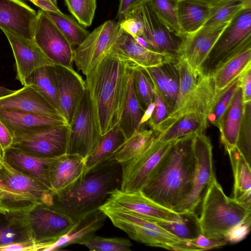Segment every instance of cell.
I'll return each instance as SVG.
<instances>
[{
  "mask_svg": "<svg viewBox=\"0 0 251 251\" xmlns=\"http://www.w3.org/2000/svg\"><path fill=\"white\" fill-rule=\"evenodd\" d=\"M154 107V102L150 103L144 111L139 125V127L146 123L151 118Z\"/></svg>",
  "mask_w": 251,
  "mask_h": 251,
  "instance_id": "cell-58",
  "label": "cell"
},
{
  "mask_svg": "<svg viewBox=\"0 0 251 251\" xmlns=\"http://www.w3.org/2000/svg\"><path fill=\"white\" fill-rule=\"evenodd\" d=\"M249 47H251V7L241 10L223 30L206 61L204 73H210L224 61Z\"/></svg>",
  "mask_w": 251,
  "mask_h": 251,
  "instance_id": "cell-5",
  "label": "cell"
},
{
  "mask_svg": "<svg viewBox=\"0 0 251 251\" xmlns=\"http://www.w3.org/2000/svg\"><path fill=\"white\" fill-rule=\"evenodd\" d=\"M210 7L195 0H179L177 14L180 34L186 36L200 29L207 20Z\"/></svg>",
  "mask_w": 251,
  "mask_h": 251,
  "instance_id": "cell-32",
  "label": "cell"
},
{
  "mask_svg": "<svg viewBox=\"0 0 251 251\" xmlns=\"http://www.w3.org/2000/svg\"><path fill=\"white\" fill-rule=\"evenodd\" d=\"M101 136L90 95L86 88L69 124L66 153L86 158Z\"/></svg>",
  "mask_w": 251,
  "mask_h": 251,
  "instance_id": "cell-6",
  "label": "cell"
},
{
  "mask_svg": "<svg viewBox=\"0 0 251 251\" xmlns=\"http://www.w3.org/2000/svg\"><path fill=\"white\" fill-rule=\"evenodd\" d=\"M195 134L177 139L161 160L141 193L151 201L175 211L192 188L196 166Z\"/></svg>",
  "mask_w": 251,
  "mask_h": 251,
  "instance_id": "cell-1",
  "label": "cell"
},
{
  "mask_svg": "<svg viewBox=\"0 0 251 251\" xmlns=\"http://www.w3.org/2000/svg\"><path fill=\"white\" fill-rule=\"evenodd\" d=\"M157 136L152 129L145 128L141 126L107 160L122 163L135 158L149 149Z\"/></svg>",
  "mask_w": 251,
  "mask_h": 251,
  "instance_id": "cell-36",
  "label": "cell"
},
{
  "mask_svg": "<svg viewBox=\"0 0 251 251\" xmlns=\"http://www.w3.org/2000/svg\"><path fill=\"white\" fill-rule=\"evenodd\" d=\"M107 217L100 208L85 214L79 219L65 234L44 251H56L75 244L82 245L103 226Z\"/></svg>",
  "mask_w": 251,
  "mask_h": 251,
  "instance_id": "cell-26",
  "label": "cell"
},
{
  "mask_svg": "<svg viewBox=\"0 0 251 251\" xmlns=\"http://www.w3.org/2000/svg\"><path fill=\"white\" fill-rule=\"evenodd\" d=\"M0 179L7 188L36 202L50 206L53 192L36 180L25 175L3 160L0 165Z\"/></svg>",
  "mask_w": 251,
  "mask_h": 251,
  "instance_id": "cell-23",
  "label": "cell"
},
{
  "mask_svg": "<svg viewBox=\"0 0 251 251\" xmlns=\"http://www.w3.org/2000/svg\"><path fill=\"white\" fill-rule=\"evenodd\" d=\"M103 204L150 220L178 222L183 219L181 214L159 205L141 191L126 192L116 189Z\"/></svg>",
  "mask_w": 251,
  "mask_h": 251,
  "instance_id": "cell-15",
  "label": "cell"
},
{
  "mask_svg": "<svg viewBox=\"0 0 251 251\" xmlns=\"http://www.w3.org/2000/svg\"><path fill=\"white\" fill-rule=\"evenodd\" d=\"M220 93L216 90L210 73H203L200 75L195 88L181 107L172 112L160 125L156 132L157 135L181 117L190 113L201 114L208 120Z\"/></svg>",
  "mask_w": 251,
  "mask_h": 251,
  "instance_id": "cell-16",
  "label": "cell"
},
{
  "mask_svg": "<svg viewBox=\"0 0 251 251\" xmlns=\"http://www.w3.org/2000/svg\"><path fill=\"white\" fill-rule=\"evenodd\" d=\"M26 85L33 86L62 114L50 66H43L33 71L26 78L25 86Z\"/></svg>",
  "mask_w": 251,
  "mask_h": 251,
  "instance_id": "cell-38",
  "label": "cell"
},
{
  "mask_svg": "<svg viewBox=\"0 0 251 251\" xmlns=\"http://www.w3.org/2000/svg\"><path fill=\"white\" fill-rule=\"evenodd\" d=\"M133 68L129 76L120 117L117 123L127 139L139 129V123L144 113L133 86L132 77Z\"/></svg>",
  "mask_w": 251,
  "mask_h": 251,
  "instance_id": "cell-35",
  "label": "cell"
},
{
  "mask_svg": "<svg viewBox=\"0 0 251 251\" xmlns=\"http://www.w3.org/2000/svg\"><path fill=\"white\" fill-rule=\"evenodd\" d=\"M34 41L57 65L74 70V49L46 11L40 9L35 25Z\"/></svg>",
  "mask_w": 251,
  "mask_h": 251,
  "instance_id": "cell-13",
  "label": "cell"
},
{
  "mask_svg": "<svg viewBox=\"0 0 251 251\" xmlns=\"http://www.w3.org/2000/svg\"><path fill=\"white\" fill-rule=\"evenodd\" d=\"M0 109L31 113L67 122L63 116L31 85L24 86L12 94L0 98Z\"/></svg>",
  "mask_w": 251,
  "mask_h": 251,
  "instance_id": "cell-21",
  "label": "cell"
},
{
  "mask_svg": "<svg viewBox=\"0 0 251 251\" xmlns=\"http://www.w3.org/2000/svg\"><path fill=\"white\" fill-rule=\"evenodd\" d=\"M176 140L166 142L155 140L143 153L120 163L122 167L120 190L126 192H140L161 160Z\"/></svg>",
  "mask_w": 251,
  "mask_h": 251,
  "instance_id": "cell-14",
  "label": "cell"
},
{
  "mask_svg": "<svg viewBox=\"0 0 251 251\" xmlns=\"http://www.w3.org/2000/svg\"><path fill=\"white\" fill-rule=\"evenodd\" d=\"M134 90L142 110L144 112L148 105L153 102V85L144 68L135 67L132 70Z\"/></svg>",
  "mask_w": 251,
  "mask_h": 251,
  "instance_id": "cell-43",
  "label": "cell"
},
{
  "mask_svg": "<svg viewBox=\"0 0 251 251\" xmlns=\"http://www.w3.org/2000/svg\"><path fill=\"white\" fill-rule=\"evenodd\" d=\"M28 0L39 7L41 9L45 11H51L59 12L61 11L59 9L57 5L54 4L50 0Z\"/></svg>",
  "mask_w": 251,
  "mask_h": 251,
  "instance_id": "cell-57",
  "label": "cell"
},
{
  "mask_svg": "<svg viewBox=\"0 0 251 251\" xmlns=\"http://www.w3.org/2000/svg\"><path fill=\"white\" fill-rule=\"evenodd\" d=\"M24 213L32 238L42 246L41 251L65 234L75 223L65 214L43 203L25 209Z\"/></svg>",
  "mask_w": 251,
  "mask_h": 251,
  "instance_id": "cell-9",
  "label": "cell"
},
{
  "mask_svg": "<svg viewBox=\"0 0 251 251\" xmlns=\"http://www.w3.org/2000/svg\"><path fill=\"white\" fill-rule=\"evenodd\" d=\"M147 0H120L116 19L118 22L122 21L126 16L140 3Z\"/></svg>",
  "mask_w": 251,
  "mask_h": 251,
  "instance_id": "cell-56",
  "label": "cell"
},
{
  "mask_svg": "<svg viewBox=\"0 0 251 251\" xmlns=\"http://www.w3.org/2000/svg\"><path fill=\"white\" fill-rule=\"evenodd\" d=\"M62 115L69 124L85 89V82L75 70L61 65L50 66Z\"/></svg>",
  "mask_w": 251,
  "mask_h": 251,
  "instance_id": "cell-20",
  "label": "cell"
},
{
  "mask_svg": "<svg viewBox=\"0 0 251 251\" xmlns=\"http://www.w3.org/2000/svg\"><path fill=\"white\" fill-rule=\"evenodd\" d=\"M31 240L24 210L0 208V247Z\"/></svg>",
  "mask_w": 251,
  "mask_h": 251,
  "instance_id": "cell-30",
  "label": "cell"
},
{
  "mask_svg": "<svg viewBox=\"0 0 251 251\" xmlns=\"http://www.w3.org/2000/svg\"><path fill=\"white\" fill-rule=\"evenodd\" d=\"M153 102L154 107L152 114L150 119L145 124H147L150 129L156 134L158 127L169 116V114L165 101L155 89Z\"/></svg>",
  "mask_w": 251,
  "mask_h": 251,
  "instance_id": "cell-50",
  "label": "cell"
},
{
  "mask_svg": "<svg viewBox=\"0 0 251 251\" xmlns=\"http://www.w3.org/2000/svg\"><path fill=\"white\" fill-rule=\"evenodd\" d=\"M70 13L85 27L91 25L97 7L96 0H64Z\"/></svg>",
  "mask_w": 251,
  "mask_h": 251,
  "instance_id": "cell-47",
  "label": "cell"
},
{
  "mask_svg": "<svg viewBox=\"0 0 251 251\" xmlns=\"http://www.w3.org/2000/svg\"><path fill=\"white\" fill-rule=\"evenodd\" d=\"M50 1L54 4L57 5V0H50Z\"/></svg>",
  "mask_w": 251,
  "mask_h": 251,
  "instance_id": "cell-61",
  "label": "cell"
},
{
  "mask_svg": "<svg viewBox=\"0 0 251 251\" xmlns=\"http://www.w3.org/2000/svg\"><path fill=\"white\" fill-rule=\"evenodd\" d=\"M100 209L116 227L133 240L146 245L170 250L179 239L152 221L103 204Z\"/></svg>",
  "mask_w": 251,
  "mask_h": 251,
  "instance_id": "cell-7",
  "label": "cell"
},
{
  "mask_svg": "<svg viewBox=\"0 0 251 251\" xmlns=\"http://www.w3.org/2000/svg\"><path fill=\"white\" fill-rule=\"evenodd\" d=\"M68 132L69 125L15 132L11 147L40 157H56L66 153Z\"/></svg>",
  "mask_w": 251,
  "mask_h": 251,
  "instance_id": "cell-8",
  "label": "cell"
},
{
  "mask_svg": "<svg viewBox=\"0 0 251 251\" xmlns=\"http://www.w3.org/2000/svg\"><path fill=\"white\" fill-rule=\"evenodd\" d=\"M227 243L225 240H215L206 237L201 233L191 239H179L169 246L170 250L176 251H200L221 248Z\"/></svg>",
  "mask_w": 251,
  "mask_h": 251,
  "instance_id": "cell-44",
  "label": "cell"
},
{
  "mask_svg": "<svg viewBox=\"0 0 251 251\" xmlns=\"http://www.w3.org/2000/svg\"><path fill=\"white\" fill-rule=\"evenodd\" d=\"M85 158L65 154L54 157L48 168L51 190L53 194L64 191L84 175Z\"/></svg>",
  "mask_w": 251,
  "mask_h": 251,
  "instance_id": "cell-24",
  "label": "cell"
},
{
  "mask_svg": "<svg viewBox=\"0 0 251 251\" xmlns=\"http://www.w3.org/2000/svg\"><path fill=\"white\" fill-rule=\"evenodd\" d=\"M226 152L229 156L234 178L231 198L240 203L251 206V165L236 146Z\"/></svg>",
  "mask_w": 251,
  "mask_h": 251,
  "instance_id": "cell-29",
  "label": "cell"
},
{
  "mask_svg": "<svg viewBox=\"0 0 251 251\" xmlns=\"http://www.w3.org/2000/svg\"><path fill=\"white\" fill-rule=\"evenodd\" d=\"M236 147L251 165V101L244 103V114L239 131Z\"/></svg>",
  "mask_w": 251,
  "mask_h": 251,
  "instance_id": "cell-45",
  "label": "cell"
},
{
  "mask_svg": "<svg viewBox=\"0 0 251 251\" xmlns=\"http://www.w3.org/2000/svg\"><path fill=\"white\" fill-rule=\"evenodd\" d=\"M37 12L22 0H0V28L34 40Z\"/></svg>",
  "mask_w": 251,
  "mask_h": 251,
  "instance_id": "cell-22",
  "label": "cell"
},
{
  "mask_svg": "<svg viewBox=\"0 0 251 251\" xmlns=\"http://www.w3.org/2000/svg\"><path fill=\"white\" fill-rule=\"evenodd\" d=\"M251 220L244 222L233 228L225 238L227 243H236L244 239L251 228Z\"/></svg>",
  "mask_w": 251,
  "mask_h": 251,
  "instance_id": "cell-52",
  "label": "cell"
},
{
  "mask_svg": "<svg viewBox=\"0 0 251 251\" xmlns=\"http://www.w3.org/2000/svg\"><path fill=\"white\" fill-rule=\"evenodd\" d=\"M229 23L212 27L202 26L195 32L185 36L177 59L185 61L198 75L203 74L204 64L211 49Z\"/></svg>",
  "mask_w": 251,
  "mask_h": 251,
  "instance_id": "cell-17",
  "label": "cell"
},
{
  "mask_svg": "<svg viewBox=\"0 0 251 251\" xmlns=\"http://www.w3.org/2000/svg\"><path fill=\"white\" fill-rule=\"evenodd\" d=\"M15 91L16 90H11L0 86V98L10 95Z\"/></svg>",
  "mask_w": 251,
  "mask_h": 251,
  "instance_id": "cell-60",
  "label": "cell"
},
{
  "mask_svg": "<svg viewBox=\"0 0 251 251\" xmlns=\"http://www.w3.org/2000/svg\"><path fill=\"white\" fill-rule=\"evenodd\" d=\"M179 75V90L174 112L184 103L189 94L195 88L200 75L194 72L184 60L177 59L174 63Z\"/></svg>",
  "mask_w": 251,
  "mask_h": 251,
  "instance_id": "cell-42",
  "label": "cell"
},
{
  "mask_svg": "<svg viewBox=\"0 0 251 251\" xmlns=\"http://www.w3.org/2000/svg\"><path fill=\"white\" fill-rule=\"evenodd\" d=\"M175 63L144 68L165 101L169 115L174 111L179 90V75Z\"/></svg>",
  "mask_w": 251,
  "mask_h": 251,
  "instance_id": "cell-27",
  "label": "cell"
},
{
  "mask_svg": "<svg viewBox=\"0 0 251 251\" xmlns=\"http://www.w3.org/2000/svg\"><path fill=\"white\" fill-rule=\"evenodd\" d=\"M46 12L73 47L80 45L90 33L78 22L61 11Z\"/></svg>",
  "mask_w": 251,
  "mask_h": 251,
  "instance_id": "cell-40",
  "label": "cell"
},
{
  "mask_svg": "<svg viewBox=\"0 0 251 251\" xmlns=\"http://www.w3.org/2000/svg\"><path fill=\"white\" fill-rule=\"evenodd\" d=\"M193 149L196 166L190 192L175 212L178 213H195L208 186L216 177L213 168L212 145L204 132L195 135Z\"/></svg>",
  "mask_w": 251,
  "mask_h": 251,
  "instance_id": "cell-10",
  "label": "cell"
},
{
  "mask_svg": "<svg viewBox=\"0 0 251 251\" xmlns=\"http://www.w3.org/2000/svg\"><path fill=\"white\" fill-rule=\"evenodd\" d=\"M238 79L244 102L251 101V65L243 72L239 75Z\"/></svg>",
  "mask_w": 251,
  "mask_h": 251,
  "instance_id": "cell-53",
  "label": "cell"
},
{
  "mask_svg": "<svg viewBox=\"0 0 251 251\" xmlns=\"http://www.w3.org/2000/svg\"><path fill=\"white\" fill-rule=\"evenodd\" d=\"M244 109L242 90L238 86L218 126L220 132L221 142L226 151L236 146Z\"/></svg>",
  "mask_w": 251,
  "mask_h": 251,
  "instance_id": "cell-28",
  "label": "cell"
},
{
  "mask_svg": "<svg viewBox=\"0 0 251 251\" xmlns=\"http://www.w3.org/2000/svg\"><path fill=\"white\" fill-rule=\"evenodd\" d=\"M181 214L183 219L178 222L151 220L179 239L187 240L196 238L200 233L198 217L195 213Z\"/></svg>",
  "mask_w": 251,
  "mask_h": 251,
  "instance_id": "cell-41",
  "label": "cell"
},
{
  "mask_svg": "<svg viewBox=\"0 0 251 251\" xmlns=\"http://www.w3.org/2000/svg\"><path fill=\"white\" fill-rule=\"evenodd\" d=\"M82 245L93 251H128L132 244L123 238H105L94 234Z\"/></svg>",
  "mask_w": 251,
  "mask_h": 251,
  "instance_id": "cell-46",
  "label": "cell"
},
{
  "mask_svg": "<svg viewBox=\"0 0 251 251\" xmlns=\"http://www.w3.org/2000/svg\"><path fill=\"white\" fill-rule=\"evenodd\" d=\"M136 8L143 25L142 36L149 44L151 50L177 56L184 36L161 19L150 0L140 3Z\"/></svg>",
  "mask_w": 251,
  "mask_h": 251,
  "instance_id": "cell-12",
  "label": "cell"
},
{
  "mask_svg": "<svg viewBox=\"0 0 251 251\" xmlns=\"http://www.w3.org/2000/svg\"><path fill=\"white\" fill-rule=\"evenodd\" d=\"M251 7V0H224L210 8L209 16L202 26L212 27L229 23L243 9Z\"/></svg>",
  "mask_w": 251,
  "mask_h": 251,
  "instance_id": "cell-39",
  "label": "cell"
},
{
  "mask_svg": "<svg viewBox=\"0 0 251 251\" xmlns=\"http://www.w3.org/2000/svg\"><path fill=\"white\" fill-rule=\"evenodd\" d=\"M15 60L16 78L25 86L26 78L35 70L45 66L56 65L43 52L34 40L22 38L4 29Z\"/></svg>",
  "mask_w": 251,
  "mask_h": 251,
  "instance_id": "cell-19",
  "label": "cell"
},
{
  "mask_svg": "<svg viewBox=\"0 0 251 251\" xmlns=\"http://www.w3.org/2000/svg\"><path fill=\"white\" fill-rule=\"evenodd\" d=\"M251 65V47L227 59L215 67L211 75L216 91L220 93L229 86Z\"/></svg>",
  "mask_w": 251,
  "mask_h": 251,
  "instance_id": "cell-31",
  "label": "cell"
},
{
  "mask_svg": "<svg viewBox=\"0 0 251 251\" xmlns=\"http://www.w3.org/2000/svg\"><path fill=\"white\" fill-rule=\"evenodd\" d=\"M0 120L12 133L42 126L69 125L65 121L33 113L0 109Z\"/></svg>",
  "mask_w": 251,
  "mask_h": 251,
  "instance_id": "cell-33",
  "label": "cell"
},
{
  "mask_svg": "<svg viewBox=\"0 0 251 251\" xmlns=\"http://www.w3.org/2000/svg\"><path fill=\"white\" fill-rule=\"evenodd\" d=\"M198 224L200 233L207 238L225 240L240 224L251 220V206L228 197L215 177L201 200Z\"/></svg>",
  "mask_w": 251,
  "mask_h": 251,
  "instance_id": "cell-4",
  "label": "cell"
},
{
  "mask_svg": "<svg viewBox=\"0 0 251 251\" xmlns=\"http://www.w3.org/2000/svg\"><path fill=\"white\" fill-rule=\"evenodd\" d=\"M126 139L118 124L101 135L92 151L85 158L84 175L107 160Z\"/></svg>",
  "mask_w": 251,
  "mask_h": 251,
  "instance_id": "cell-34",
  "label": "cell"
},
{
  "mask_svg": "<svg viewBox=\"0 0 251 251\" xmlns=\"http://www.w3.org/2000/svg\"><path fill=\"white\" fill-rule=\"evenodd\" d=\"M200 2L209 7L215 6L224 0H195Z\"/></svg>",
  "mask_w": 251,
  "mask_h": 251,
  "instance_id": "cell-59",
  "label": "cell"
},
{
  "mask_svg": "<svg viewBox=\"0 0 251 251\" xmlns=\"http://www.w3.org/2000/svg\"><path fill=\"white\" fill-rule=\"evenodd\" d=\"M3 158H2V157L1 156V152H0V163L1 162L3 161Z\"/></svg>",
  "mask_w": 251,
  "mask_h": 251,
  "instance_id": "cell-62",
  "label": "cell"
},
{
  "mask_svg": "<svg viewBox=\"0 0 251 251\" xmlns=\"http://www.w3.org/2000/svg\"><path fill=\"white\" fill-rule=\"evenodd\" d=\"M134 67L108 53L85 76L86 88L101 135L118 123L129 76Z\"/></svg>",
  "mask_w": 251,
  "mask_h": 251,
  "instance_id": "cell-2",
  "label": "cell"
},
{
  "mask_svg": "<svg viewBox=\"0 0 251 251\" xmlns=\"http://www.w3.org/2000/svg\"><path fill=\"white\" fill-rule=\"evenodd\" d=\"M42 246L33 240L9 244L0 247V251H41Z\"/></svg>",
  "mask_w": 251,
  "mask_h": 251,
  "instance_id": "cell-54",
  "label": "cell"
},
{
  "mask_svg": "<svg viewBox=\"0 0 251 251\" xmlns=\"http://www.w3.org/2000/svg\"><path fill=\"white\" fill-rule=\"evenodd\" d=\"M238 77L220 93L208 116V122L217 127L223 114L229 105L239 86Z\"/></svg>",
  "mask_w": 251,
  "mask_h": 251,
  "instance_id": "cell-48",
  "label": "cell"
},
{
  "mask_svg": "<svg viewBox=\"0 0 251 251\" xmlns=\"http://www.w3.org/2000/svg\"><path fill=\"white\" fill-rule=\"evenodd\" d=\"M53 158L40 157L10 147L5 152L3 160L14 169L36 180L51 191L48 168Z\"/></svg>",
  "mask_w": 251,
  "mask_h": 251,
  "instance_id": "cell-25",
  "label": "cell"
},
{
  "mask_svg": "<svg viewBox=\"0 0 251 251\" xmlns=\"http://www.w3.org/2000/svg\"><path fill=\"white\" fill-rule=\"evenodd\" d=\"M108 53L135 67L148 68L175 63L177 56L159 53L139 45L121 27L116 40Z\"/></svg>",
  "mask_w": 251,
  "mask_h": 251,
  "instance_id": "cell-18",
  "label": "cell"
},
{
  "mask_svg": "<svg viewBox=\"0 0 251 251\" xmlns=\"http://www.w3.org/2000/svg\"><path fill=\"white\" fill-rule=\"evenodd\" d=\"M120 27L133 37L143 35V25L138 15L136 6L119 22Z\"/></svg>",
  "mask_w": 251,
  "mask_h": 251,
  "instance_id": "cell-51",
  "label": "cell"
},
{
  "mask_svg": "<svg viewBox=\"0 0 251 251\" xmlns=\"http://www.w3.org/2000/svg\"><path fill=\"white\" fill-rule=\"evenodd\" d=\"M13 141V133L0 120V151L3 160L5 152L12 146Z\"/></svg>",
  "mask_w": 251,
  "mask_h": 251,
  "instance_id": "cell-55",
  "label": "cell"
},
{
  "mask_svg": "<svg viewBox=\"0 0 251 251\" xmlns=\"http://www.w3.org/2000/svg\"><path fill=\"white\" fill-rule=\"evenodd\" d=\"M207 118L192 113L183 116L168 128L160 133L156 140L166 142L191 134L204 132L208 126Z\"/></svg>",
  "mask_w": 251,
  "mask_h": 251,
  "instance_id": "cell-37",
  "label": "cell"
},
{
  "mask_svg": "<svg viewBox=\"0 0 251 251\" xmlns=\"http://www.w3.org/2000/svg\"><path fill=\"white\" fill-rule=\"evenodd\" d=\"M122 167L115 160H106L88 171L68 189L52 195L50 206L75 222L100 208L110 193L120 189Z\"/></svg>",
  "mask_w": 251,
  "mask_h": 251,
  "instance_id": "cell-3",
  "label": "cell"
},
{
  "mask_svg": "<svg viewBox=\"0 0 251 251\" xmlns=\"http://www.w3.org/2000/svg\"><path fill=\"white\" fill-rule=\"evenodd\" d=\"M178 0H150L154 10L161 19L168 26L180 34L177 14Z\"/></svg>",
  "mask_w": 251,
  "mask_h": 251,
  "instance_id": "cell-49",
  "label": "cell"
},
{
  "mask_svg": "<svg viewBox=\"0 0 251 251\" xmlns=\"http://www.w3.org/2000/svg\"><path fill=\"white\" fill-rule=\"evenodd\" d=\"M120 29L119 22L107 21L90 33L74 50V63L87 75L108 53Z\"/></svg>",
  "mask_w": 251,
  "mask_h": 251,
  "instance_id": "cell-11",
  "label": "cell"
}]
</instances>
